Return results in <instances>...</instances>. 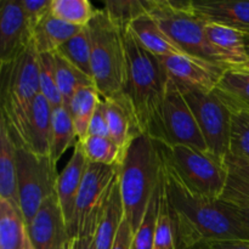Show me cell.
I'll return each mask as SVG.
<instances>
[{"label":"cell","instance_id":"d590c367","mask_svg":"<svg viewBox=\"0 0 249 249\" xmlns=\"http://www.w3.org/2000/svg\"><path fill=\"white\" fill-rule=\"evenodd\" d=\"M148 2L150 0L148 1H140V0L105 1L104 10L117 26L126 29L134 19L147 12Z\"/></svg>","mask_w":249,"mask_h":249},{"label":"cell","instance_id":"1f68e13d","mask_svg":"<svg viewBox=\"0 0 249 249\" xmlns=\"http://www.w3.org/2000/svg\"><path fill=\"white\" fill-rule=\"evenodd\" d=\"M78 142L89 163L119 165L123 160V153L109 138L88 135Z\"/></svg>","mask_w":249,"mask_h":249},{"label":"cell","instance_id":"7c38bea8","mask_svg":"<svg viewBox=\"0 0 249 249\" xmlns=\"http://www.w3.org/2000/svg\"><path fill=\"white\" fill-rule=\"evenodd\" d=\"M168 75L177 84L214 91L228 68L187 53L160 57Z\"/></svg>","mask_w":249,"mask_h":249},{"label":"cell","instance_id":"4dcf8cb0","mask_svg":"<svg viewBox=\"0 0 249 249\" xmlns=\"http://www.w3.org/2000/svg\"><path fill=\"white\" fill-rule=\"evenodd\" d=\"M55 53L62 56L66 61L82 71L92 79L91 74V36L89 27H84L71 40L63 44Z\"/></svg>","mask_w":249,"mask_h":249},{"label":"cell","instance_id":"83f0119b","mask_svg":"<svg viewBox=\"0 0 249 249\" xmlns=\"http://www.w3.org/2000/svg\"><path fill=\"white\" fill-rule=\"evenodd\" d=\"M101 99L96 88L85 87L78 90L71 100L67 108L72 116L78 140H83L88 136L90 121Z\"/></svg>","mask_w":249,"mask_h":249},{"label":"cell","instance_id":"7bdbcfd3","mask_svg":"<svg viewBox=\"0 0 249 249\" xmlns=\"http://www.w3.org/2000/svg\"><path fill=\"white\" fill-rule=\"evenodd\" d=\"M233 209H235L236 216L238 218V220L241 221L243 228L249 233V208H236V207H233Z\"/></svg>","mask_w":249,"mask_h":249},{"label":"cell","instance_id":"cb8c5ba5","mask_svg":"<svg viewBox=\"0 0 249 249\" xmlns=\"http://www.w3.org/2000/svg\"><path fill=\"white\" fill-rule=\"evenodd\" d=\"M27 228L17 204L0 199V249H24Z\"/></svg>","mask_w":249,"mask_h":249},{"label":"cell","instance_id":"6da1fadb","mask_svg":"<svg viewBox=\"0 0 249 249\" xmlns=\"http://www.w3.org/2000/svg\"><path fill=\"white\" fill-rule=\"evenodd\" d=\"M165 174V198L174 220L178 249H201L223 241H249L232 206L185 189Z\"/></svg>","mask_w":249,"mask_h":249},{"label":"cell","instance_id":"bcb514c9","mask_svg":"<svg viewBox=\"0 0 249 249\" xmlns=\"http://www.w3.org/2000/svg\"><path fill=\"white\" fill-rule=\"evenodd\" d=\"M245 40H246V45H247V49H249V34L248 36H245Z\"/></svg>","mask_w":249,"mask_h":249},{"label":"cell","instance_id":"8992f818","mask_svg":"<svg viewBox=\"0 0 249 249\" xmlns=\"http://www.w3.org/2000/svg\"><path fill=\"white\" fill-rule=\"evenodd\" d=\"M164 169L185 189L211 199H221L229 179L228 167L208 151L191 146L158 143Z\"/></svg>","mask_w":249,"mask_h":249},{"label":"cell","instance_id":"f35d334b","mask_svg":"<svg viewBox=\"0 0 249 249\" xmlns=\"http://www.w3.org/2000/svg\"><path fill=\"white\" fill-rule=\"evenodd\" d=\"M88 135L90 136H102V138H109L108 122H107L106 105L104 99L100 100L96 109L94 112L91 121H90L89 131Z\"/></svg>","mask_w":249,"mask_h":249},{"label":"cell","instance_id":"9c48e42d","mask_svg":"<svg viewBox=\"0 0 249 249\" xmlns=\"http://www.w3.org/2000/svg\"><path fill=\"white\" fill-rule=\"evenodd\" d=\"M16 168L18 206L28 225L43 202L55 194L58 173L49 156H38L21 145L16 148Z\"/></svg>","mask_w":249,"mask_h":249},{"label":"cell","instance_id":"30bf717a","mask_svg":"<svg viewBox=\"0 0 249 249\" xmlns=\"http://www.w3.org/2000/svg\"><path fill=\"white\" fill-rule=\"evenodd\" d=\"M178 87L196 118L208 152L225 163L230 145V107L215 90L203 91L179 84Z\"/></svg>","mask_w":249,"mask_h":249},{"label":"cell","instance_id":"e0dca14e","mask_svg":"<svg viewBox=\"0 0 249 249\" xmlns=\"http://www.w3.org/2000/svg\"><path fill=\"white\" fill-rule=\"evenodd\" d=\"M53 108L48 100L39 95L32 107L31 116L27 124L26 139L22 146L38 156L50 157L51 129H53Z\"/></svg>","mask_w":249,"mask_h":249},{"label":"cell","instance_id":"8d00e7d4","mask_svg":"<svg viewBox=\"0 0 249 249\" xmlns=\"http://www.w3.org/2000/svg\"><path fill=\"white\" fill-rule=\"evenodd\" d=\"M153 249H178L177 231H175L174 220H173L172 213H170L167 198H165V190L163 192L162 201H160V215H158Z\"/></svg>","mask_w":249,"mask_h":249},{"label":"cell","instance_id":"484cf974","mask_svg":"<svg viewBox=\"0 0 249 249\" xmlns=\"http://www.w3.org/2000/svg\"><path fill=\"white\" fill-rule=\"evenodd\" d=\"M229 179L221 201L236 208H249V160L228 157Z\"/></svg>","mask_w":249,"mask_h":249},{"label":"cell","instance_id":"f6af8a7d","mask_svg":"<svg viewBox=\"0 0 249 249\" xmlns=\"http://www.w3.org/2000/svg\"><path fill=\"white\" fill-rule=\"evenodd\" d=\"M24 249H36L31 245V242L28 241V237H27V242H26V246H24Z\"/></svg>","mask_w":249,"mask_h":249},{"label":"cell","instance_id":"4fadbf2b","mask_svg":"<svg viewBox=\"0 0 249 249\" xmlns=\"http://www.w3.org/2000/svg\"><path fill=\"white\" fill-rule=\"evenodd\" d=\"M26 228L28 241L36 249H61L67 245L71 236L56 192L43 202Z\"/></svg>","mask_w":249,"mask_h":249},{"label":"cell","instance_id":"d4e9b609","mask_svg":"<svg viewBox=\"0 0 249 249\" xmlns=\"http://www.w3.org/2000/svg\"><path fill=\"white\" fill-rule=\"evenodd\" d=\"M215 91L231 111H249V70L240 67L228 68Z\"/></svg>","mask_w":249,"mask_h":249},{"label":"cell","instance_id":"4316f807","mask_svg":"<svg viewBox=\"0 0 249 249\" xmlns=\"http://www.w3.org/2000/svg\"><path fill=\"white\" fill-rule=\"evenodd\" d=\"M78 141L74 123L67 107L62 105L53 111V129H51L50 158L57 164L66 151Z\"/></svg>","mask_w":249,"mask_h":249},{"label":"cell","instance_id":"d6a6232c","mask_svg":"<svg viewBox=\"0 0 249 249\" xmlns=\"http://www.w3.org/2000/svg\"><path fill=\"white\" fill-rule=\"evenodd\" d=\"M96 11L88 0H53L50 7L53 17L78 27H87Z\"/></svg>","mask_w":249,"mask_h":249},{"label":"cell","instance_id":"60d3db41","mask_svg":"<svg viewBox=\"0 0 249 249\" xmlns=\"http://www.w3.org/2000/svg\"><path fill=\"white\" fill-rule=\"evenodd\" d=\"M67 249H96L94 236H74L67 243Z\"/></svg>","mask_w":249,"mask_h":249},{"label":"cell","instance_id":"f1b7e54d","mask_svg":"<svg viewBox=\"0 0 249 249\" xmlns=\"http://www.w3.org/2000/svg\"><path fill=\"white\" fill-rule=\"evenodd\" d=\"M55 57V72L57 87L63 100V106L68 107L75 92L85 87H95L94 80L71 65L62 56L53 53Z\"/></svg>","mask_w":249,"mask_h":249},{"label":"cell","instance_id":"5b68a950","mask_svg":"<svg viewBox=\"0 0 249 249\" xmlns=\"http://www.w3.org/2000/svg\"><path fill=\"white\" fill-rule=\"evenodd\" d=\"M88 27L94 85L102 99H114L123 92L126 77L125 29L117 26L104 9L97 10Z\"/></svg>","mask_w":249,"mask_h":249},{"label":"cell","instance_id":"9a60e30c","mask_svg":"<svg viewBox=\"0 0 249 249\" xmlns=\"http://www.w3.org/2000/svg\"><path fill=\"white\" fill-rule=\"evenodd\" d=\"M190 10L207 23H218L249 34V0L190 1Z\"/></svg>","mask_w":249,"mask_h":249},{"label":"cell","instance_id":"52a82bcc","mask_svg":"<svg viewBox=\"0 0 249 249\" xmlns=\"http://www.w3.org/2000/svg\"><path fill=\"white\" fill-rule=\"evenodd\" d=\"M147 14L185 53L229 68L207 38L206 22L190 10V1L150 0Z\"/></svg>","mask_w":249,"mask_h":249},{"label":"cell","instance_id":"8fae6325","mask_svg":"<svg viewBox=\"0 0 249 249\" xmlns=\"http://www.w3.org/2000/svg\"><path fill=\"white\" fill-rule=\"evenodd\" d=\"M155 141L163 145H184L208 151L189 104L177 83L170 78L160 108Z\"/></svg>","mask_w":249,"mask_h":249},{"label":"cell","instance_id":"74e56055","mask_svg":"<svg viewBox=\"0 0 249 249\" xmlns=\"http://www.w3.org/2000/svg\"><path fill=\"white\" fill-rule=\"evenodd\" d=\"M51 1L53 0H21L24 15L31 26L32 32L46 15L50 14Z\"/></svg>","mask_w":249,"mask_h":249},{"label":"cell","instance_id":"3957f363","mask_svg":"<svg viewBox=\"0 0 249 249\" xmlns=\"http://www.w3.org/2000/svg\"><path fill=\"white\" fill-rule=\"evenodd\" d=\"M163 174L164 164L157 142L145 134L136 136L119 164L124 213L133 233L140 226Z\"/></svg>","mask_w":249,"mask_h":249},{"label":"cell","instance_id":"603a6c76","mask_svg":"<svg viewBox=\"0 0 249 249\" xmlns=\"http://www.w3.org/2000/svg\"><path fill=\"white\" fill-rule=\"evenodd\" d=\"M125 218L123 199H122L119 177L114 184L106 207L104 209L96 232H95V247L96 249H112L119 228Z\"/></svg>","mask_w":249,"mask_h":249},{"label":"cell","instance_id":"b9f144b4","mask_svg":"<svg viewBox=\"0 0 249 249\" xmlns=\"http://www.w3.org/2000/svg\"><path fill=\"white\" fill-rule=\"evenodd\" d=\"M201 249H249V241H223L211 243Z\"/></svg>","mask_w":249,"mask_h":249},{"label":"cell","instance_id":"7a4b0ae2","mask_svg":"<svg viewBox=\"0 0 249 249\" xmlns=\"http://www.w3.org/2000/svg\"><path fill=\"white\" fill-rule=\"evenodd\" d=\"M126 77L122 96L135 119L140 134L155 140L169 75L162 60L146 50L128 28L124 32Z\"/></svg>","mask_w":249,"mask_h":249},{"label":"cell","instance_id":"ee69618b","mask_svg":"<svg viewBox=\"0 0 249 249\" xmlns=\"http://www.w3.org/2000/svg\"><path fill=\"white\" fill-rule=\"evenodd\" d=\"M248 56H249V49H248ZM240 68H245V70H249V58L246 63H243L242 66H238Z\"/></svg>","mask_w":249,"mask_h":249},{"label":"cell","instance_id":"ffe728a7","mask_svg":"<svg viewBox=\"0 0 249 249\" xmlns=\"http://www.w3.org/2000/svg\"><path fill=\"white\" fill-rule=\"evenodd\" d=\"M206 34L209 43L228 62L229 68L242 66L248 61V49L245 34L218 23H207Z\"/></svg>","mask_w":249,"mask_h":249},{"label":"cell","instance_id":"5bb4252c","mask_svg":"<svg viewBox=\"0 0 249 249\" xmlns=\"http://www.w3.org/2000/svg\"><path fill=\"white\" fill-rule=\"evenodd\" d=\"M33 32L24 15L21 0H5L0 9V62H14L32 43Z\"/></svg>","mask_w":249,"mask_h":249},{"label":"cell","instance_id":"ac0fdd59","mask_svg":"<svg viewBox=\"0 0 249 249\" xmlns=\"http://www.w3.org/2000/svg\"><path fill=\"white\" fill-rule=\"evenodd\" d=\"M104 101L106 105L109 139L121 150L124 158L131 141L141 134L136 126L133 113L122 95Z\"/></svg>","mask_w":249,"mask_h":249},{"label":"cell","instance_id":"ab89813d","mask_svg":"<svg viewBox=\"0 0 249 249\" xmlns=\"http://www.w3.org/2000/svg\"><path fill=\"white\" fill-rule=\"evenodd\" d=\"M133 230L130 228V224L124 218L121 228H119L118 233L114 240L113 247L112 249H131V242H133Z\"/></svg>","mask_w":249,"mask_h":249},{"label":"cell","instance_id":"44dd1931","mask_svg":"<svg viewBox=\"0 0 249 249\" xmlns=\"http://www.w3.org/2000/svg\"><path fill=\"white\" fill-rule=\"evenodd\" d=\"M16 148L17 145L10 133L7 122L1 116V121H0V199H6L18 206Z\"/></svg>","mask_w":249,"mask_h":249},{"label":"cell","instance_id":"836d02e7","mask_svg":"<svg viewBox=\"0 0 249 249\" xmlns=\"http://www.w3.org/2000/svg\"><path fill=\"white\" fill-rule=\"evenodd\" d=\"M228 157L249 160V111H231L230 145ZM226 157V158H228Z\"/></svg>","mask_w":249,"mask_h":249},{"label":"cell","instance_id":"2e32d148","mask_svg":"<svg viewBox=\"0 0 249 249\" xmlns=\"http://www.w3.org/2000/svg\"><path fill=\"white\" fill-rule=\"evenodd\" d=\"M88 164L89 162H88L79 142L77 141L73 147V153L70 160L65 165L62 172L58 174L57 181H56L55 192L57 195L58 203H60L63 216L67 223L68 232H70L71 224L73 220L78 192H79L80 185L84 179Z\"/></svg>","mask_w":249,"mask_h":249},{"label":"cell","instance_id":"277c9868","mask_svg":"<svg viewBox=\"0 0 249 249\" xmlns=\"http://www.w3.org/2000/svg\"><path fill=\"white\" fill-rule=\"evenodd\" d=\"M40 53L32 41L10 65L1 67V116L17 145H23L32 107L40 95Z\"/></svg>","mask_w":249,"mask_h":249},{"label":"cell","instance_id":"7402d4cb","mask_svg":"<svg viewBox=\"0 0 249 249\" xmlns=\"http://www.w3.org/2000/svg\"><path fill=\"white\" fill-rule=\"evenodd\" d=\"M83 28L57 19L50 12L34 28L32 41L39 53H55Z\"/></svg>","mask_w":249,"mask_h":249},{"label":"cell","instance_id":"f546056e","mask_svg":"<svg viewBox=\"0 0 249 249\" xmlns=\"http://www.w3.org/2000/svg\"><path fill=\"white\" fill-rule=\"evenodd\" d=\"M165 174H163L162 180L158 184L157 189L153 192V196L148 203L146 213L143 215L140 226L133 236L131 249H153L155 246V235L157 229L158 215H160V201L164 192Z\"/></svg>","mask_w":249,"mask_h":249},{"label":"cell","instance_id":"d6986e66","mask_svg":"<svg viewBox=\"0 0 249 249\" xmlns=\"http://www.w3.org/2000/svg\"><path fill=\"white\" fill-rule=\"evenodd\" d=\"M128 29L146 50L158 57L185 53L147 12L134 19Z\"/></svg>","mask_w":249,"mask_h":249},{"label":"cell","instance_id":"ba28073f","mask_svg":"<svg viewBox=\"0 0 249 249\" xmlns=\"http://www.w3.org/2000/svg\"><path fill=\"white\" fill-rule=\"evenodd\" d=\"M119 177V165L89 163L84 174L74 214L70 228V236H95L114 184Z\"/></svg>","mask_w":249,"mask_h":249},{"label":"cell","instance_id":"e575fe53","mask_svg":"<svg viewBox=\"0 0 249 249\" xmlns=\"http://www.w3.org/2000/svg\"><path fill=\"white\" fill-rule=\"evenodd\" d=\"M39 73H40V94L48 100L53 109L62 106L63 100L56 80L53 53H40Z\"/></svg>","mask_w":249,"mask_h":249}]
</instances>
